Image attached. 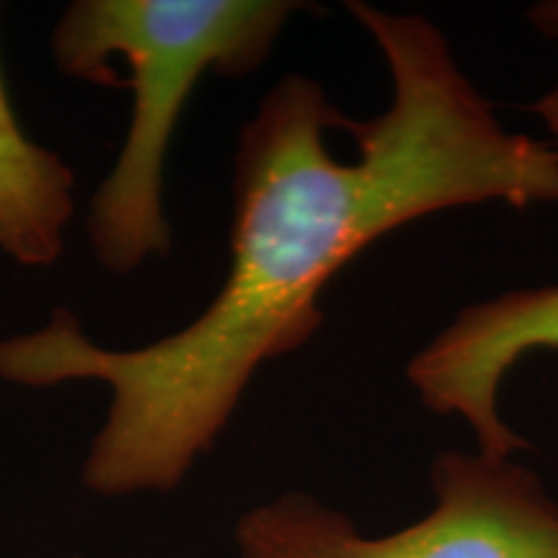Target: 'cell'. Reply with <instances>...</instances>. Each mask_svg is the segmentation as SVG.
<instances>
[{
	"label": "cell",
	"instance_id": "1",
	"mask_svg": "<svg viewBox=\"0 0 558 558\" xmlns=\"http://www.w3.org/2000/svg\"><path fill=\"white\" fill-rule=\"evenodd\" d=\"M349 13L386 60L388 107L349 120L300 73L264 96L235 153L228 275L197 318L114 349L54 308L39 329L0 339L3 383L109 390L81 469L88 492H173L228 427L259 367L318 331L326 284L390 230L484 202H558L556 145L507 130L432 21L357 0Z\"/></svg>",
	"mask_w": 558,
	"mask_h": 558
},
{
	"label": "cell",
	"instance_id": "2",
	"mask_svg": "<svg viewBox=\"0 0 558 558\" xmlns=\"http://www.w3.org/2000/svg\"><path fill=\"white\" fill-rule=\"evenodd\" d=\"M288 0H75L52 32L62 75L120 86L130 70L132 117L114 166L88 205V239L111 275H132L171 248L166 160L181 111L207 73L248 75L269 58L292 13Z\"/></svg>",
	"mask_w": 558,
	"mask_h": 558
},
{
	"label": "cell",
	"instance_id": "3",
	"mask_svg": "<svg viewBox=\"0 0 558 558\" xmlns=\"http://www.w3.org/2000/svg\"><path fill=\"white\" fill-rule=\"evenodd\" d=\"M432 488L429 514L378 538L290 492L248 509L235 543L241 558H558V505L525 465L445 450L432 463Z\"/></svg>",
	"mask_w": 558,
	"mask_h": 558
},
{
	"label": "cell",
	"instance_id": "4",
	"mask_svg": "<svg viewBox=\"0 0 558 558\" xmlns=\"http://www.w3.org/2000/svg\"><path fill=\"white\" fill-rule=\"evenodd\" d=\"M535 349H558V284L512 290L463 308L411 357L407 375L435 414H458L478 452L509 458L525 439L499 414L505 375Z\"/></svg>",
	"mask_w": 558,
	"mask_h": 558
},
{
	"label": "cell",
	"instance_id": "5",
	"mask_svg": "<svg viewBox=\"0 0 558 558\" xmlns=\"http://www.w3.org/2000/svg\"><path fill=\"white\" fill-rule=\"evenodd\" d=\"M73 184L65 160L24 130L0 68V254L21 267H52L75 213Z\"/></svg>",
	"mask_w": 558,
	"mask_h": 558
},
{
	"label": "cell",
	"instance_id": "6",
	"mask_svg": "<svg viewBox=\"0 0 558 558\" xmlns=\"http://www.w3.org/2000/svg\"><path fill=\"white\" fill-rule=\"evenodd\" d=\"M533 109L543 120V124H546V130L550 132V143L558 148V86L550 88L546 96H541Z\"/></svg>",
	"mask_w": 558,
	"mask_h": 558
}]
</instances>
